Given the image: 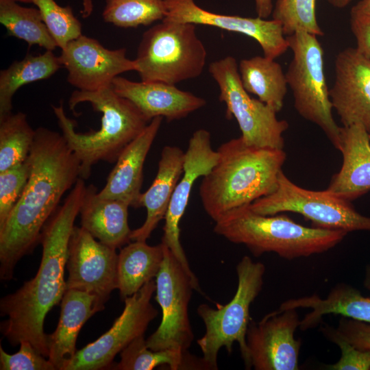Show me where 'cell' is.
Masks as SVG:
<instances>
[{
  "instance_id": "obj_1",
  "label": "cell",
  "mask_w": 370,
  "mask_h": 370,
  "mask_svg": "<svg viewBox=\"0 0 370 370\" xmlns=\"http://www.w3.org/2000/svg\"><path fill=\"white\" fill-rule=\"evenodd\" d=\"M29 175L25 188L0 227V278L10 281L15 267L38 243L42 230L64 194L80 177V162L62 134L45 127L36 130L27 159Z\"/></svg>"
},
{
  "instance_id": "obj_2",
  "label": "cell",
  "mask_w": 370,
  "mask_h": 370,
  "mask_svg": "<svg viewBox=\"0 0 370 370\" xmlns=\"http://www.w3.org/2000/svg\"><path fill=\"white\" fill-rule=\"evenodd\" d=\"M86 191L84 180L79 177L42 230V254L36 275L1 299L0 314L7 317L1 323V332L12 346L29 341L48 358L45 319L66 291L64 270L69 244Z\"/></svg>"
},
{
  "instance_id": "obj_3",
  "label": "cell",
  "mask_w": 370,
  "mask_h": 370,
  "mask_svg": "<svg viewBox=\"0 0 370 370\" xmlns=\"http://www.w3.org/2000/svg\"><path fill=\"white\" fill-rule=\"evenodd\" d=\"M217 151V163L199 186L202 206L213 221L277 188L286 158L284 149L248 145L240 136L223 143Z\"/></svg>"
},
{
  "instance_id": "obj_4",
  "label": "cell",
  "mask_w": 370,
  "mask_h": 370,
  "mask_svg": "<svg viewBox=\"0 0 370 370\" xmlns=\"http://www.w3.org/2000/svg\"><path fill=\"white\" fill-rule=\"evenodd\" d=\"M85 102L102 114L101 127L97 131L77 132L63 106H52L62 134L79 160L80 177L84 180L89 177L91 168L99 161L116 162L127 145L150 122L133 103L117 95L111 86L93 92L77 90L69 100L71 110Z\"/></svg>"
},
{
  "instance_id": "obj_5",
  "label": "cell",
  "mask_w": 370,
  "mask_h": 370,
  "mask_svg": "<svg viewBox=\"0 0 370 370\" xmlns=\"http://www.w3.org/2000/svg\"><path fill=\"white\" fill-rule=\"evenodd\" d=\"M249 205L235 208L216 221L214 232L233 243L245 245L256 257L267 252L287 260L308 257L334 247L347 234L306 227L285 214H260Z\"/></svg>"
},
{
  "instance_id": "obj_6",
  "label": "cell",
  "mask_w": 370,
  "mask_h": 370,
  "mask_svg": "<svg viewBox=\"0 0 370 370\" xmlns=\"http://www.w3.org/2000/svg\"><path fill=\"white\" fill-rule=\"evenodd\" d=\"M206 58L196 25L163 19L143 33L134 61L141 81L175 85L199 76Z\"/></svg>"
},
{
  "instance_id": "obj_7",
  "label": "cell",
  "mask_w": 370,
  "mask_h": 370,
  "mask_svg": "<svg viewBox=\"0 0 370 370\" xmlns=\"http://www.w3.org/2000/svg\"><path fill=\"white\" fill-rule=\"evenodd\" d=\"M265 267L245 256L236 266L238 285L232 300L214 309L203 304L197 313L205 325V333L197 341L203 354V359L211 370L218 369V354L221 347L228 353L232 345H239L246 369H250L246 334L251 321V304L258 297L263 286Z\"/></svg>"
},
{
  "instance_id": "obj_8",
  "label": "cell",
  "mask_w": 370,
  "mask_h": 370,
  "mask_svg": "<svg viewBox=\"0 0 370 370\" xmlns=\"http://www.w3.org/2000/svg\"><path fill=\"white\" fill-rule=\"evenodd\" d=\"M317 37L301 30L286 36L293 56L285 75L297 112L318 125L338 149L341 127L332 115L324 73V52Z\"/></svg>"
},
{
  "instance_id": "obj_9",
  "label": "cell",
  "mask_w": 370,
  "mask_h": 370,
  "mask_svg": "<svg viewBox=\"0 0 370 370\" xmlns=\"http://www.w3.org/2000/svg\"><path fill=\"white\" fill-rule=\"evenodd\" d=\"M208 71L220 90L219 100L226 106V117H234L248 145L284 149L283 133L288 129L285 120L259 99L252 98L242 86L236 60L226 56L211 62Z\"/></svg>"
},
{
  "instance_id": "obj_10",
  "label": "cell",
  "mask_w": 370,
  "mask_h": 370,
  "mask_svg": "<svg viewBox=\"0 0 370 370\" xmlns=\"http://www.w3.org/2000/svg\"><path fill=\"white\" fill-rule=\"evenodd\" d=\"M250 208L263 215L281 212L301 214L312 222V227L347 232L369 231L370 217L358 212L349 201L326 190L317 191L303 188L291 182L282 171L277 188L272 193L251 203Z\"/></svg>"
},
{
  "instance_id": "obj_11",
  "label": "cell",
  "mask_w": 370,
  "mask_h": 370,
  "mask_svg": "<svg viewBox=\"0 0 370 370\" xmlns=\"http://www.w3.org/2000/svg\"><path fill=\"white\" fill-rule=\"evenodd\" d=\"M162 245L164 258L155 281V298L162 316L158 328L146 339V344L155 351H185L190 347L194 338L188 308L195 288L182 266L170 249Z\"/></svg>"
},
{
  "instance_id": "obj_12",
  "label": "cell",
  "mask_w": 370,
  "mask_h": 370,
  "mask_svg": "<svg viewBox=\"0 0 370 370\" xmlns=\"http://www.w3.org/2000/svg\"><path fill=\"white\" fill-rule=\"evenodd\" d=\"M156 282L151 280L124 299L125 306L112 327L95 341L77 351L64 370L110 369L115 356L136 338L143 336L158 314L151 302Z\"/></svg>"
},
{
  "instance_id": "obj_13",
  "label": "cell",
  "mask_w": 370,
  "mask_h": 370,
  "mask_svg": "<svg viewBox=\"0 0 370 370\" xmlns=\"http://www.w3.org/2000/svg\"><path fill=\"white\" fill-rule=\"evenodd\" d=\"M219 153L211 145L210 133L204 129L194 132L185 151L183 173L173 191L164 217L162 242L166 246L190 278L194 288L201 293L180 243V220L184 215L195 181L207 175L217 162Z\"/></svg>"
},
{
  "instance_id": "obj_14",
  "label": "cell",
  "mask_w": 370,
  "mask_h": 370,
  "mask_svg": "<svg viewBox=\"0 0 370 370\" xmlns=\"http://www.w3.org/2000/svg\"><path fill=\"white\" fill-rule=\"evenodd\" d=\"M116 249L96 241L82 227H73L68 250L66 289L95 295L103 304L117 289Z\"/></svg>"
},
{
  "instance_id": "obj_15",
  "label": "cell",
  "mask_w": 370,
  "mask_h": 370,
  "mask_svg": "<svg viewBox=\"0 0 370 370\" xmlns=\"http://www.w3.org/2000/svg\"><path fill=\"white\" fill-rule=\"evenodd\" d=\"M299 324L295 308L278 309L257 323L251 320L246 334L250 369L297 370L301 343L295 332Z\"/></svg>"
},
{
  "instance_id": "obj_16",
  "label": "cell",
  "mask_w": 370,
  "mask_h": 370,
  "mask_svg": "<svg viewBox=\"0 0 370 370\" xmlns=\"http://www.w3.org/2000/svg\"><path fill=\"white\" fill-rule=\"evenodd\" d=\"M59 59L68 72V82L86 92L110 87L116 77L136 69L134 60L127 58L125 48L110 50L84 35L69 42Z\"/></svg>"
},
{
  "instance_id": "obj_17",
  "label": "cell",
  "mask_w": 370,
  "mask_h": 370,
  "mask_svg": "<svg viewBox=\"0 0 370 370\" xmlns=\"http://www.w3.org/2000/svg\"><path fill=\"white\" fill-rule=\"evenodd\" d=\"M164 2L166 9L164 19L209 25L244 34L258 42L265 57L275 60L289 48L282 24L275 20L214 13L199 6L195 0H164Z\"/></svg>"
},
{
  "instance_id": "obj_18",
  "label": "cell",
  "mask_w": 370,
  "mask_h": 370,
  "mask_svg": "<svg viewBox=\"0 0 370 370\" xmlns=\"http://www.w3.org/2000/svg\"><path fill=\"white\" fill-rule=\"evenodd\" d=\"M330 90L333 109L343 126L361 125L370 135V59L356 48L341 51Z\"/></svg>"
},
{
  "instance_id": "obj_19",
  "label": "cell",
  "mask_w": 370,
  "mask_h": 370,
  "mask_svg": "<svg viewBox=\"0 0 370 370\" xmlns=\"http://www.w3.org/2000/svg\"><path fill=\"white\" fill-rule=\"evenodd\" d=\"M111 88L133 103L150 121L157 116L167 121L179 120L206 104L204 99L161 82H134L117 76Z\"/></svg>"
},
{
  "instance_id": "obj_20",
  "label": "cell",
  "mask_w": 370,
  "mask_h": 370,
  "mask_svg": "<svg viewBox=\"0 0 370 370\" xmlns=\"http://www.w3.org/2000/svg\"><path fill=\"white\" fill-rule=\"evenodd\" d=\"M163 117L153 118L119 155L104 187L98 192L103 198L117 199L139 207L143 165L160 127Z\"/></svg>"
},
{
  "instance_id": "obj_21",
  "label": "cell",
  "mask_w": 370,
  "mask_h": 370,
  "mask_svg": "<svg viewBox=\"0 0 370 370\" xmlns=\"http://www.w3.org/2000/svg\"><path fill=\"white\" fill-rule=\"evenodd\" d=\"M338 150L343 164L326 190L349 201L370 190L369 134L360 124L341 127Z\"/></svg>"
},
{
  "instance_id": "obj_22",
  "label": "cell",
  "mask_w": 370,
  "mask_h": 370,
  "mask_svg": "<svg viewBox=\"0 0 370 370\" xmlns=\"http://www.w3.org/2000/svg\"><path fill=\"white\" fill-rule=\"evenodd\" d=\"M105 307L95 295L66 289L61 300L59 321L55 331L47 334L48 359L56 370H64L75 353L76 341L84 323Z\"/></svg>"
},
{
  "instance_id": "obj_23",
  "label": "cell",
  "mask_w": 370,
  "mask_h": 370,
  "mask_svg": "<svg viewBox=\"0 0 370 370\" xmlns=\"http://www.w3.org/2000/svg\"><path fill=\"white\" fill-rule=\"evenodd\" d=\"M184 156L185 152L178 147H163L156 177L139 199V207H145L147 210L145 221L140 227L132 230L131 241H146L164 219L175 188L183 173Z\"/></svg>"
},
{
  "instance_id": "obj_24",
  "label": "cell",
  "mask_w": 370,
  "mask_h": 370,
  "mask_svg": "<svg viewBox=\"0 0 370 370\" xmlns=\"http://www.w3.org/2000/svg\"><path fill=\"white\" fill-rule=\"evenodd\" d=\"M129 207L125 201L101 197L95 186H87L79 210L81 227L101 243L120 248L131 241Z\"/></svg>"
},
{
  "instance_id": "obj_25",
  "label": "cell",
  "mask_w": 370,
  "mask_h": 370,
  "mask_svg": "<svg viewBox=\"0 0 370 370\" xmlns=\"http://www.w3.org/2000/svg\"><path fill=\"white\" fill-rule=\"evenodd\" d=\"M309 308L311 311L300 321L299 328L306 330L317 326L323 317L339 314L354 320L370 323V297L345 284L335 286L325 298L312 295L286 300L279 309Z\"/></svg>"
},
{
  "instance_id": "obj_26",
  "label": "cell",
  "mask_w": 370,
  "mask_h": 370,
  "mask_svg": "<svg viewBox=\"0 0 370 370\" xmlns=\"http://www.w3.org/2000/svg\"><path fill=\"white\" fill-rule=\"evenodd\" d=\"M164 258L162 243L155 246L133 241L118 254L117 289L122 299L138 291L156 278Z\"/></svg>"
},
{
  "instance_id": "obj_27",
  "label": "cell",
  "mask_w": 370,
  "mask_h": 370,
  "mask_svg": "<svg viewBox=\"0 0 370 370\" xmlns=\"http://www.w3.org/2000/svg\"><path fill=\"white\" fill-rule=\"evenodd\" d=\"M238 67L244 89L249 94L256 95L277 113L280 112L288 86L281 65L274 59L256 56L241 60Z\"/></svg>"
},
{
  "instance_id": "obj_28",
  "label": "cell",
  "mask_w": 370,
  "mask_h": 370,
  "mask_svg": "<svg viewBox=\"0 0 370 370\" xmlns=\"http://www.w3.org/2000/svg\"><path fill=\"white\" fill-rule=\"evenodd\" d=\"M62 66L59 57L52 51L38 56L28 55L20 61H14L0 72V118L12 113V98L21 86L46 79Z\"/></svg>"
},
{
  "instance_id": "obj_29",
  "label": "cell",
  "mask_w": 370,
  "mask_h": 370,
  "mask_svg": "<svg viewBox=\"0 0 370 370\" xmlns=\"http://www.w3.org/2000/svg\"><path fill=\"white\" fill-rule=\"evenodd\" d=\"M120 362L111 367L116 370H151L169 365L171 370L210 369L203 358H198L188 350L167 349L152 350L147 347L144 335L130 343L120 352Z\"/></svg>"
},
{
  "instance_id": "obj_30",
  "label": "cell",
  "mask_w": 370,
  "mask_h": 370,
  "mask_svg": "<svg viewBox=\"0 0 370 370\" xmlns=\"http://www.w3.org/2000/svg\"><path fill=\"white\" fill-rule=\"evenodd\" d=\"M0 23L8 34L53 51L58 47L38 8L19 5L15 0H0Z\"/></svg>"
},
{
  "instance_id": "obj_31",
  "label": "cell",
  "mask_w": 370,
  "mask_h": 370,
  "mask_svg": "<svg viewBox=\"0 0 370 370\" xmlns=\"http://www.w3.org/2000/svg\"><path fill=\"white\" fill-rule=\"evenodd\" d=\"M35 132L23 112L0 118V172L27 160Z\"/></svg>"
},
{
  "instance_id": "obj_32",
  "label": "cell",
  "mask_w": 370,
  "mask_h": 370,
  "mask_svg": "<svg viewBox=\"0 0 370 370\" xmlns=\"http://www.w3.org/2000/svg\"><path fill=\"white\" fill-rule=\"evenodd\" d=\"M164 0H105L103 21L122 28L147 26L165 18Z\"/></svg>"
},
{
  "instance_id": "obj_33",
  "label": "cell",
  "mask_w": 370,
  "mask_h": 370,
  "mask_svg": "<svg viewBox=\"0 0 370 370\" xmlns=\"http://www.w3.org/2000/svg\"><path fill=\"white\" fill-rule=\"evenodd\" d=\"M316 0H276L271 13L272 19L282 24L285 36L301 30L323 36L316 16Z\"/></svg>"
},
{
  "instance_id": "obj_34",
  "label": "cell",
  "mask_w": 370,
  "mask_h": 370,
  "mask_svg": "<svg viewBox=\"0 0 370 370\" xmlns=\"http://www.w3.org/2000/svg\"><path fill=\"white\" fill-rule=\"evenodd\" d=\"M39 10L42 20L58 47L64 48L82 34L80 21L69 6H61L55 0H29Z\"/></svg>"
},
{
  "instance_id": "obj_35",
  "label": "cell",
  "mask_w": 370,
  "mask_h": 370,
  "mask_svg": "<svg viewBox=\"0 0 370 370\" xmlns=\"http://www.w3.org/2000/svg\"><path fill=\"white\" fill-rule=\"evenodd\" d=\"M29 175L27 160L0 172V227L21 197Z\"/></svg>"
},
{
  "instance_id": "obj_36",
  "label": "cell",
  "mask_w": 370,
  "mask_h": 370,
  "mask_svg": "<svg viewBox=\"0 0 370 370\" xmlns=\"http://www.w3.org/2000/svg\"><path fill=\"white\" fill-rule=\"evenodd\" d=\"M322 333L340 348L341 356L334 364L328 365L329 370H370V351L356 348L328 325L321 328Z\"/></svg>"
},
{
  "instance_id": "obj_37",
  "label": "cell",
  "mask_w": 370,
  "mask_h": 370,
  "mask_svg": "<svg viewBox=\"0 0 370 370\" xmlns=\"http://www.w3.org/2000/svg\"><path fill=\"white\" fill-rule=\"evenodd\" d=\"M19 350L10 354L0 346L1 370H56L47 358L27 341L19 344Z\"/></svg>"
},
{
  "instance_id": "obj_38",
  "label": "cell",
  "mask_w": 370,
  "mask_h": 370,
  "mask_svg": "<svg viewBox=\"0 0 370 370\" xmlns=\"http://www.w3.org/2000/svg\"><path fill=\"white\" fill-rule=\"evenodd\" d=\"M336 330L356 348L370 351V323L342 317Z\"/></svg>"
},
{
  "instance_id": "obj_39",
  "label": "cell",
  "mask_w": 370,
  "mask_h": 370,
  "mask_svg": "<svg viewBox=\"0 0 370 370\" xmlns=\"http://www.w3.org/2000/svg\"><path fill=\"white\" fill-rule=\"evenodd\" d=\"M350 28L356 40V47L370 59V18L350 14Z\"/></svg>"
},
{
  "instance_id": "obj_40",
  "label": "cell",
  "mask_w": 370,
  "mask_h": 370,
  "mask_svg": "<svg viewBox=\"0 0 370 370\" xmlns=\"http://www.w3.org/2000/svg\"><path fill=\"white\" fill-rule=\"evenodd\" d=\"M257 16L267 18L271 15L273 4L272 0H254Z\"/></svg>"
},
{
  "instance_id": "obj_41",
  "label": "cell",
  "mask_w": 370,
  "mask_h": 370,
  "mask_svg": "<svg viewBox=\"0 0 370 370\" xmlns=\"http://www.w3.org/2000/svg\"><path fill=\"white\" fill-rule=\"evenodd\" d=\"M350 14L370 18V0H360L351 9Z\"/></svg>"
},
{
  "instance_id": "obj_42",
  "label": "cell",
  "mask_w": 370,
  "mask_h": 370,
  "mask_svg": "<svg viewBox=\"0 0 370 370\" xmlns=\"http://www.w3.org/2000/svg\"><path fill=\"white\" fill-rule=\"evenodd\" d=\"M16 1H21L23 3H29V0H15ZM82 10L81 14L83 18H87L90 16L93 10V2L92 0H82Z\"/></svg>"
},
{
  "instance_id": "obj_43",
  "label": "cell",
  "mask_w": 370,
  "mask_h": 370,
  "mask_svg": "<svg viewBox=\"0 0 370 370\" xmlns=\"http://www.w3.org/2000/svg\"><path fill=\"white\" fill-rule=\"evenodd\" d=\"M332 6L342 9L347 6L353 0H325Z\"/></svg>"
},
{
  "instance_id": "obj_44",
  "label": "cell",
  "mask_w": 370,
  "mask_h": 370,
  "mask_svg": "<svg viewBox=\"0 0 370 370\" xmlns=\"http://www.w3.org/2000/svg\"><path fill=\"white\" fill-rule=\"evenodd\" d=\"M364 286L366 288L370 291V265H368L366 269Z\"/></svg>"
},
{
  "instance_id": "obj_45",
  "label": "cell",
  "mask_w": 370,
  "mask_h": 370,
  "mask_svg": "<svg viewBox=\"0 0 370 370\" xmlns=\"http://www.w3.org/2000/svg\"><path fill=\"white\" fill-rule=\"evenodd\" d=\"M369 138H370V135H369Z\"/></svg>"
}]
</instances>
